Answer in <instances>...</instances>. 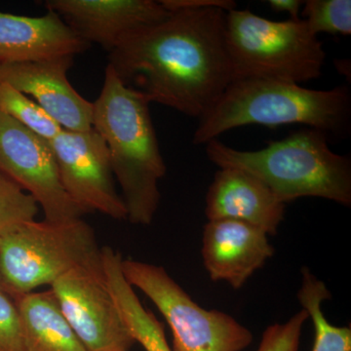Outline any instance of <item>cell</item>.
Wrapping results in <instances>:
<instances>
[{
    "label": "cell",
    "mask_w": 351,
    "mask_h": 351,
    "mask_svg": "<svg viewBox=\"0 0 351 351\" xmlns=\"http://www.w3.org/2000/svg\"><path fill=\"white\" fill-rule=\"evenodd\" d=\"M226 11L182 9L129 32L108 53L120 82L149 103L201 119L232 82Z\"/></svg>",
    "instance_id": "1"
},
{
    "label": "cell",
    "mask_w": 351,
    "mask_h": 351,
    "mask_svg": "<svg viewBox=\"0 0 351 351\" xmlns=\"http://www.w3.org/2000/svg\"><path fill=\"white\" fill-rule=\"evenodd\" d=\"M149 104L107 66L101 93L93 103L92 127L107 145L127 219L133 225L149 226L154 221L161 198L158 182L167 171Z\"/></svg>",
    "instance_id": "2"
},
{
    "label": "cell",
    "mask_w": 351,
    "mask_h": 351,
    "mask_svg": "<svg viewBox=\"0 0 351 351\" xmlns=\"http://www.w3.org/2000/svg\"><path fill=\"white\" fill-rule=\"evenodd\" d=\"M205 145L212 163L257 178L283 204L319 197L351 206L350 157L332 152L325 132H294L258 151L233 149L218 138Z\"/></svg>",
    "instance_id": "3"
},
{
    "label": "cell",
    "mask_w": 351,
    "mask_h": 351,
    "mask_svg": "<svg viewBox=\"0 0 351 351\" xmlns=\"http://www.w3.org/2000/svg\"><path fill=\"white\" fill-rule=\"evenodd\" d=\"M300 124L338 136L351 128L350 88L313 90L276 80H233L199 119L193 144L206 145L221 134L247 125Z\"/></svg>",
    "instance_id": "4"
},
{
    "label": "cell",
    "mask_w": 351,
    "mask_h": 351,
    "mask_svg": "<svg viewBox=\"0 0 351 351\" xmlns=\"http://www.w3.org/2000/svg\"><path fill=\"white\" fill-rule=\"evenodd\" d=\"M225 38L233 80L301 85L319 77L326 61L322 41L302 18L278 22L234 9L226 13Z\"/></svg>",
    "instance_id": "5"
},
{
    "label": "cell",
    "mask_w": 351,
    "mask_h": 351,
    "mask_svg": "<svg viewBox=\"0 0 351 351\" xmlns=\"http://www.w3.org/2000/svg\"><path fill=\"white\" fill-rule=\"evenodd\" d=\"M80 267L103 269L93 228L82 219L32 221L0 237V285L14 299Z\"/></svg>",
    "instance_id": "6"
},
{
    "label": "cell",
    "mask_w": 351,
    "mask_h": 351,
    "mask_svg": "<svg viewBox=\"0 0 351 351\" xmlns=\"http://www.w3.org/2000/svg\"><path fill=\"white\" fill-rule=\"evenodd\" d=\"M122 272L157 307L169 325L172 351H242L253 341L248 328L232 316L203 308L160 265L126 258Z\"/></svg>",
    "instance_id": "7"
},
{
    "label": "cell",
    "mask_w": 351,
    "mask_h": 351,
    "mask_svg": "<svg viewBox=\"0 0 351 351\" xmlns=\"http://www.w3.org/2000/svg\"><path fill=\"white\" fill-rule=\"evenodd\" d=\"M0 172L36 199L45 221L61 223L86 214L66 193L49 141L3 112H0Z\"/></svg>",
    "instance_id": "8"
},
{
    "label": "cell",
    "mask_w": 351,
    "mask_h": 351,
    "mask_svg": "<svg viewBox=\"0 0 351 351\" xmlns=\"http://www.w3.org/2000/svg\"><path fill=\"white\" fill-rule=\"evenodd\" d=\"M69 326L89 351H129L135 343L104 269H75L50 286Z\"/></svg>",
    "instance_id": "9"
},
{
    "label": "cell",
    "mask_w": 351,
    "mask_h": 351,
    "mask_svg": "<svg viewBox=\"0 0 351 351\" xmlns=\"http://www.w3.org/2000/svg\"><path fill=\"white\" fill-rule=\"evenodd\" d=\"M66 193L85 213L100 212L127 219L123 199L115 188L107 145L94 128L62 130L49 141Z\"/></svg>",
    "instance_id": "10"
},
{
    "label": "cell",
    "mask_w": 351,
    "mask_h": 351,
    "mask_svg": "<svg viewBox=\"0 0 351 351\" xmlns=\"http://www.w3.org/2000/svg\"><path fill=\"white\" fill-rule=\"evenodd\" d=\"M73 56L24 63H0V83L10 85L38 103L64 130L93 128V103L69 83Z\"/></svg>",
    "instance_id": "11"
},
{
    "label": "cell",
    "mask_w": 351,
    "mask_h": 351,
    "mask_svg": "<svg viewBox=\"0 0 351 351\" xmlns=\"http://www.w3.org/2000/svg\"><path fill=\"white\" fill-rule=\"evenodd\" d=\"M43 3L83 40L99 44L108 53L129 32L160 22L170 13L154 0H46Z\"/></svg>",
    "instance_id": "12"
},
{
    "label": "cell",
    "mask_w": 351,
    "mask_h": 351,
    "mask_svg": "<svg viewBox=\"0 0 351 351\" xmlns=\"http://www.w3.org/2000/svg\"><path fill=\"white\" fill-rule=\"evenodd\" d=\"M269 235L257 226L234 219L208 221L203 230L202 258L210 279L243 287L274 254Z\"/></svg>",
    "instance_id": "13"
},
{
    "label": "cell",
    "mask_w": 351,
    "mask_h": 351,
    "mask_svg": "<svg viewBox=\"0 0 351 351\" xmlns=\"http://www.w3.org/2000/svg\"><path fill=\"white\" fill-rule=\"evenodd\" d=\"M208 221L234 219L276 235L285 216V204L257 178L233 168H219L205 199Z\"/></svg>",
    "instance_id": "14"
},
{
    "label": "cell",
    "mask_w": 351,
    "mask_h": 351,
    "mask_svg": "<svg viewBox=\"0 0 351 351\" xmlns=\"http://www.w3.org/2000/svg\"><path fill=\"white\" fill-rule=\"evenodd\" d=\"M90 46L53 11L41 17L0 12V63L75 57Z\"/></svg>",
    "instance_id": "15"
},
{
    "label": "cell",
    "mask_w": 351,
    "mask_h": 351,
    "mask_svg": "<svg viewBox=\"0 0 351 351\" xmlns=\"http://www.w3.org/2000/svg\"><path fill=\"white\" fill-rule=\"evenodd\" d=\"M24 351H89L64 317L52 290L15 298Z\"/></svg>",
    "instance_id": "16"
},
{
    "label": "cell",
    "mask_w": 351,
    "mask_h": 351,
    "mask_svg": "<svg viewBox=\"0 0 351 351\" xmlns=\"http://www.w3.org/2000/svg\"><path fill=\"white\" fill-rule=\"evenodd\" d=\"M123 258L110 247L101 248V263L108 287L114 298L126 326L135 343L145 351H172L168 345L162 323L145 308L135 290L127 282L122 272Z\"/></svg>",
    "instance_id": "17"
},
{
    "label": "cell",
    "mask_w": 351,
    "mask_h": 351,
    "mask_svg": "<svg viewBox=\"0 0 351 351\" xmlns=\"http://www.w3.org/2000/svg\"><path fill=\"white\" fill-rule=\"evenodd\" d=\"M302 285L298 300L313 323V351H351V328L334 326L327 320L322 304L332 299V294L323 281L302 267Z\"/></svg>",
    "instance_id": "18"
},
{
    "label": "cell",
    "mask_w": 351,
    "mask_h": 351,
    "mask_svg": "<svg viewBox=\"0 0 351 351\" xmlns=\"http://www.w3.org/2000/svg\"><path fill=\"white\" fill-rule=\"evenodd\" d=\"M0 112L47 141L53 140L63 130L38 103L6 83H0Z\"/></svg>",
    "instance_id": "19"
},
{
    "label": "cell",
    "mask_w": 351,
    "mask_h": 351,
    "mask_svg": "<svg viewBox=\"0 0 351 351\" xmlns=\"http://www.w3.org/2000/svg\"><path fill=\"white\" fill-rule=\"evenodd\" d=\"M38 211L36 199L0 172V237L36 221Z\"/></svg>",
    "instance_id": "20"
},
{
    "label": "cell",
    "mask_w": 351,
    "mask_h": 351,
    "mask_svg": "<svg viewBox=\"0 0 351 351\" xmlns=\"http://www.w3.org/2000/svg\"><path fill=\"white\" fill-rule=\"evenodd\" d=\"M301 15L314 36H317L321 32L343 36L351 34L350 0L304 1Z\"/></svg>",
    "instance_id": "21"
},
{
    "label": "cell",
    "mask_w": 351,
    "mask_h": 351,
    "mask_svg": "<svg viewBox=\"0 0 351 351\" xmlns=\"http://www.w3.org/2000/svg\"><path fill=\"white\" fill-rule=\"evenodd\" d=\"M308 318L302 308L287 322L270 325L263 332L257 351H299L302 328Z\"/></svg>",
    "instance_id": "22"
},
{
    "label": "cell",
    "mask_w": 351,
    "mask_h": 351,
    "mask_svg": "<svg viewBox=\"0 0 351 351\" xmlns=\"http://www.w3.org/2000/svg\"><path fill=\"white\" fill-rule=\"evenodd\" d=\"M0 351H24L17 304L0 285Z\"/></svg>",
    "instance_id": "23"
},
{
    "label": "cell",
    "mask_w": 351,
    "mask_h": 351,
    "mask_svg": "<svg viewBox=\"0 0 351 351\" xmlns=\"http://www.w3.org/2000/svg\"><path fill=\"white\" fill-rule=\"evenodd\" d=\"M161 4L168 12L182 9L215 8L230 12L237 9V2L233 0H160Z\"/></svg>",
    "instance_id": "24"
},
{
    "label": "cell",
    "mask_w": 351,
    "mask_h": 351,
    "mask_svg": "<svg viewBox=\"0 0 351 351\" xmlns=\"http://www.w3.org/2000/svg\"><path fill=\"white\" fill-rule=\"evenodd\" d=\"M271 10L277 13H288L291 19H301V11L304 1L301 0H269L267 1Z\"/></svg>",
    "instance_id": "25"
}]
</instances>
